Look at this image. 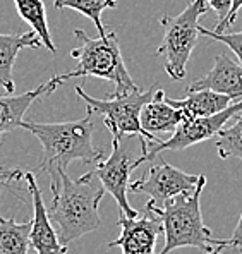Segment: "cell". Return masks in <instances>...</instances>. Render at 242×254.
<instances>
[{
  "label": "cell",
  "instance_id": "cell-1",
  "mask_svg": "<svg viewBox=\"0 0 242 254\" xmlns=\"http://www.w3.org/2000/svg\"><path fill=\"white\" fill-rule=\"evenodd\" d=\"M93 112L88 110L86 117L69 122H35L24 121L22 129L29 130L42 143L43 155L40 160V172L50 177V189L59 188L62 175L74 160L93 163L102 160L103 151L93 144Z\"/></svg>",
  "mask_w": 242,
  "mask_h": 254
},
{
  "label": "cell",
  "instance_id": "cell-2",
  "mask_svg": "<svg viewBox=\"0 0 242 254\" xmlns=\"http://www.w3.org/2000/svg\"><path fill=\"white\" fill-rule=\"evenodd\" d=\"M105 188L95 170L70 181L62 175L59 188L52 189V204L48 208L52 222L57 223L59 239L64 246L102 227L98 204L105 196Z\"/></svg>",
  "mask_w": 242,
  "mask_h": 254
},
{
  "label": "cell",
  "instance_id": "cell-3",
  "mask_svg": "<svg viewBox=\"0 0 242 254\" xmlns=\"http://www.w3.org/2000/svg\"><path fill=\"white\" fill-rule=\"evenodd\" d=\"M206 186V175L201 174L198 188L191 192H182L163 206H156L148 201L146 208L160 216L163 225L165 244L158 254H170L181 248H196L203 253L213 254L217 248L229 244L227 239L213 237L211 230L204 225L201 215V194Z\"/></svg>",
  "mask_w": 242,
  "mask_h": 254
},
{
  "label": "cell",
  "instance_id": "cell-4",
  "mask_svg": "<svg viewBox=\"0 0 242 254\" xmlns=\"http://www.w3.org/2000/svg\"><path fill=\"white\" fill-rule=\"evenodd\" d=\"M74 36L79 42V47L74 48L70 55L77 61V65L70 72L62 74L64 81L72 77H100L112 81L115 84V91L107 95L110 98L131 95L139 89L122 59L117 33L109 31L105 36L89 38L83 29H74Z\"/></svg>",
  "mask_w": 242,
  "mask_h": 254
},
{
  "label": "cell",
  "instance_id": "cell-5",
  "mask_svg": "<svg viewBox=\"0 0 242 254\" xmlns=\"http://www.w3.org/2000/svg\"><path fill=\"white\" fill-rule=\"evenodd\" d=\"M208 9L210 5L206 0H192L177 16L160 17L163 40L156 54L163 57L165 72L172 79L182 81L187 74V62L198 45V36L201 35L199 17L206 16Z\"/></svg>",
  "mask_w": 242,
  "mask_h": 254
},
{
  "label": "cell",
  "instance_id": "cell-6",
  "mask_svg": "<svg viewBox=\"0 0 242 254\" xmlns=\"http://www.w3.org/2000/svg\"><path fill=\"white\" fill-rule=\"evenodd\" d=\"M156 86H151L146 91H137L131 95L110 98L105 96L103 100L93 98L84 91L81 86H76V95L88 105V110L103 119V124L112 132L114 139L122 141L125 136H139L141 141H158V136L146 132L141 126V110L148 102H151L156 93Z\"/></svg>",
  "mask_w": 242,
  "mask_h": 254
},
{
  "label": "cell",
  "instance_id": "cell-7",
  "mask_svg": "<svg viewBox=\"0 0 242 254\" xmlns=\"http://www.w3.org/2000/svg\"><path fill=\"white\" fill-rule=\"evenodd\" d=\"M241 112L242 98L232 103L229 108L215 115H210V117H185L169 139L150 141V143L141 141V156L137 160L141 163L153 162L155 158L162 156L163 151H169V149L170 151H182V149L203 143L210 137H215L223 129V126Z\"/></svg>",
  "mask_w": 242,
  "mask_h": 254
},
{
  "label": "cell",
  "instance_id": "cell-8",
  "mask_svg": "<svg viewBox=\"0 0 242 254\" xmlns=\"http://www.w3.org/2000/svg\"><path fill=\"white\" fill-rule=\"evenodd\" d=\"M199 179L201 175L185 174L184 170L160 158L158 165L150 167L143 177L129 184V189L146 194L156 206H163L179 194L194 190L199 184Z\"/></svg>",
  "mask_w": 242,
  "mask_h": 254
},
{
  "label": "cell",
  "instance_id": "cell-9",
  "mask_svg": "<svg viewBox=\"0 0 242 254\" xmlns=\"http://www.w3.org/2000/svg\"><path fill=\"white\" fill-rule=\"evenodd\" d=\"M141 165L139 160H131L129 153L121 146V141L112 139V153L107 160L98 162L95 169V174L102 181V186L105 188L110 196L115 197L119 204V211L125 213L127 216H137L139 213L132 210L127 199V190L131 184V174Z\"/></svg>",
  "mask_w": 242,
  "mask_h": 254
},
{
  "label": "cell",
  "instance_id": "cell-10",
  "mask_svg": "<svg viewBox=\"0 0 242 254\" xmlns=\"http://www.w3.org/2000/svg\"><path fill=\"white\" fill-rule=\"evenodd\" d=\"M121 235L109 242V248H119L122 254H155L158 235L163 234V225L155 211L148 210L144 215L131 218L125 213L119 211Z\"/></svg>",
  "mask_w": 242,
  "mask_h": 254
},
{
  "label": "cell",
  "instance_id": "cell-11",
  "mask_svg": "<svg viewBox=\"0 0 242 254\" xmlns=\"http://www.w3.org/2000/svg\"><path fill=\"white\" fill-rule=\"evenodd\" d=\"M24 181L28 184V190L31 194V204H33V218H31V249L36 254H65L67 246H64L59 239V234L55 232L52 225L48 208L43 203L42 190L36 184V177L31 172H26Z\"/></svg>",
  "mask_w": 242,
  "mask_h": 254
},
{
  "label": "cell",
  "instance_id": "cell-12",
  "mask_svg": "<svg viewBox=\"0 0 242 254\" xmlns=\"http://www.w3.org/2000/svg\"><path fill=\"white\" fill-rule=\"evenodd\" d=\"M64 83V76L59 74V76L48 79L47 83H42L38 88L22 93V95H9L7 93V96H0V143L7 132H12L17 127H22L26 112L36 100L50 95L52 91H55V88H59Z\"/></svg>",
  "mask_w": 242,
  "mask_h": 254
},
{
  "label": "cell",
  "instance_id": "cell-13",
  "mask_svg": "<svg viewBox=\"0 0 242 254\" xmlns=\"http://www.w3.org/2000/svg\"><path fill=\"white\" fill-rule=\"evenodd\" d=\"M198 89H211V91L223 93L232 96L234 100L242 98V65L225 54H220L215 59V64L204 76L196 79L185 88L187 91Z\"/></svg>",
  "mask_w": 242,
  "mask_h": 254
},
{
  "label": "cell",
  "instance_id": "cell-14",
  "mask_svg": "<svg viewBox=\"0 0 242 254\" xmlns=\"http://www.w3.org/2000/svg\"><path fill=\"white\" fill-rule=\"evenodd\" d=\"M43 47L40 36L35 31L28 33H12V35H2L0 33V86L9 95H14L16 84H14V64L22 48H40Z\"/></svg>",
  "mask_w": 242,
  "mask_h": 254
},
{
  "label": "cell",
  "instance_id": "cell-15",
  "mask_svg": "<svg viewBox=\"0 0 242 254\" xmlns=\"http://www.w3.org/2000/svg\"><path fill=\"white\" fill-rule=\"evenodd\" d=\"M165 96V91L158 88L153 100L148 102L141 110V126L153 136H158L162 132H174L177 126L184 121V114L170 105Z\"/></svg>",
  "mask_w": 242,
  "mask_h": 254
},
{
  "label": "cell",
  "instance_id": "cell-16",
  "mask_svg": "<svg viewBox=\"0 0 242 254\" xmlns=\"http://www.w3.org/2000/svg\"><path fill=\"white\" fill-rule=\"evenodd\" d=\"M172 107L179 108L185 117H210L218 112L225 110L234 103V98L223 93L211 91V89H198L187 91L184 98H167Z\"/></svg>",
  "mask_w": 242,
  "mask_h": 254
},
{
  "label": "cell",
  "instance_id": "cell-17",
  "mask_svg": "<svg viewBox=\"0 0 242 254\" xmlns=\"http://www.w3.org/2000/svg\"><path fill=\"white\" fill-rule=\"evenodd\" d=\"M31 220L16 222L14 218H0V254H28L31 249Z\"/></svg>",
  "mask_w": 242,
  "mask_h": 254
},
{
  "label": "cell",
  "instance_id": "cell-18",
  "mask_svg": "<svg viewBox=\"0 0 242 254\" xmlns=\"http://www.w3.org/2000/svg\"><path fill=\"white\" fill-rule=\"evenodd\" d=\"M16 5L17 14L21 19L28 22L31 29L40 36L43 47H47L50 52H57V47L54 45V40L50 36V28H48L47 9H45L43 0H12Z\"/></svg>",
  "mask_w": 242,
  "mask_h": 254
},
{
  "label": "cell",
  "instance_id": "cell-19",
  "mask_svg": "<svg viewBox=\"0 0 242 254\" xmlns=\"http://www.w3.org/2000/svg\"><path fill=\"white\" fill-rule=\"evenodd\" d=\"M55 9H72L86 16L88 19L93 21L96 31L100 36L107 35V28L102 22V12L105 9H115L117 7V0H55L54 2Z\"/></svg>",
  "mask_w": 242,
  "mask_h": 254
},
{
  "label": "cell",
  "instance_id": "cell-20",
  "mask_svg": "<svg viewBox=\"0 0 242 254\" xmlns=\"http://www.w3.org/2000/svg\"><path fill=\"white\" fill-rule=\"evenodd\" d=\"M215 137V146L220 158H239L242 162V112L237 114V121L232 126L223 127Z\"/></svg>",
  "mask_w": 242,
  "mask_h": 254
},
{
  "label": "cell",
  "instance_id": "cell-21",
  "mask_svg": "<svg viewBox=\"0 0 242 254\" xmlns=\"http://www.w3.org/2000/svg\"><path fill=\"white\" fill-rule=\"evenodd\" d=\"M199 33L203 36H208V38L217 40V42L227 45V47L237 55V59H239V62L242 65V31L241 33H230V31L229 33H217V31H213V29H208V28H204V26H201Z\"/></svg>",
  "mask_w": 242,
  "mask_h": 254
},
{
  "label": "cell",
  "instance_id": "cell-22",
  "mask_svg": "<svg viewBox=\"0 0 242 254\" xmlns=\"http://www.w3.org/2000/svg\"><path fill=\"white\" fill-rule=\"evenodd\" d=\"M241 9H242V0H232V7H230L227 17L222 22H218V24L215 26L213 31H217V33H229L230 29H232V26H234V22H236L237 14H239Z\"/></svg>",
  "mask_w": 242,
  "mask_h": 254
},
{
  "label": "cell",
  "instance_id": "cell-23",
  "mask_svg": "<svg viewBox=\"0 0 242 254\" xmlns=\"http://www.w3.org/2000/svg\"><path fill=\"white\" fill-rule=\"evenodd\" d=\"M24 179V172L19 169H12V167H5V165H0V192H2V188L5 186H10L12 182L21 181ZM2 218V215H0Z\"/></svg>",
  "mask_w": 242,
  "mask_h": 254
},
{
  "label": "cell",
  "instance_id": "cell-24",
  "mask_svg": "<svg viewBox=\"0 0 242 254\" xmlns=\"http://www.w3.org/2000/svg\"><path fill=\"white\" fill-rule=\"evenodd\" d=\"M210 9H213L218 16V22H222L229 14L230 7H232V0H206ZM217 22V24H218Z\"/></svg>",
  "mask_w": 242,
  "mask_h": 254
},
{
  "label": "cell",
  "instance_id": "cell-25",
  "mask_svg": "<svg viewBox=\"0 0 242 254\" xmlns=\"http://www.w3.org/2000/svg\"><path fill=\"white\" fill-rule=\"evenodd\" d=\"M227 241H229V244H232V246H242V213H241V218H239V222H237L232 237H229Z\"/></svg>",
  "mask_w": 242,
  "mask_h": 254
},
{
  "label": "cell",
  "instance_id": "cell-26",
  "mask_svg": "<svg viewBox=\"0 0 242 254\" xmlns=\"http://www.w3.org/2000/svg\"><path fill=\"white\" fill-rule=\"evenodd\" d=\"M213 254H242V246H232V244H223L217 248Z\"/></svg>",
  "mask_w": 242,
  "mask_h": 254
}]
</instances>
